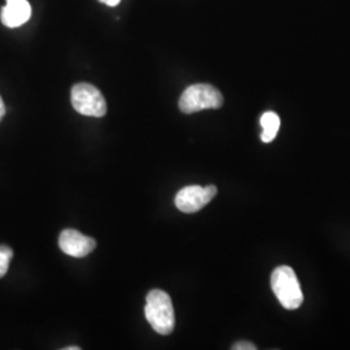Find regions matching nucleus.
I'll return each mask as SVG.
<instances>
[{"instance_id":"9b49d317","label":"nucleus","mask_w":350,"mask_h":350,"mask_svg":"<svg viewBox=\"0 0 350 350\" xmlns=\"http://www.w3.org/2000/svg\"><path fill=\"white\" fill-rule=\"evenodd\" d=\"M101 3H104V4H107V5H109V7H116L117 4H120V1L121 0H99Z\"/></svg>"},{"instance_id":"7ed1b4c3","label":"nucleus","mask_w":350,"mask_h":350,"mask_svg":"<svg viewBox=\"0 0 350 350\" xmlns=\"http://www.w3.org/2000/svg\"><path fill=\"white\" fill-rule=\"evenodd\" d=\"M224 104L222 94L206 83L192 85L186 88L179 99V109L186 114L204 109H218Z\"/></svg>"},{"instance_id":"1a4fd4ad","label":"nucleus","mask_w":350,"mask_h":350,"mask_svg":"<svg viewBox=\"0 0 350 350\" xmlns=\"http://www.w3.org/2000/svg\"><path fill=\"white\" fill-rule=\"evenodd\" d=\"M12 258L13 250L7 245H0V278L7 274Z\"/></svg>"},{"instance_id":"f257e3e1","label":"nucleus","mask_w":350,"mask_h":350,"mask_svg":"<svg viewBox=\"0 0 350 350\" xmlns=\"http://www.w3.org/2000/svg\"><path fill=\"white\" fill-rule=\"evenodd\" d=\"M146 318L160 335H170L174 329L175 315L170 296L161 289H153L147 296Z\"/></svg>"},{"instance_id":"9d476101","label":"nucleus","mask_w":350,"mask_h":350,"mask_svg":"<svg viewBox=\"0 0 350 350\" xmlns=\"http://www.w3.org/2000/svg\"><path fill=\"white\" fill-rule=\"evenodd\" d=\"M232 349L256 350L257 349V347H256L254 344H252V342H248V341H239V342H237V344L232 347Z\"/></svg>"},{"instance_id":"20e7f679","label":"nucleus","mask_w":350,"mask_h":350,"mask_svg":"<svg viewBox=\"0 0 350 350\" xmlns=\"http://www.w3.org/2000/svg\"><path fill=\"white\" fill-rule=\"evenodd\" d=\"M72 104L77 112L88 117H103L107 101L98 88L90 83H77L72 88Z\"/></svg>"},{"instance_id":"f03ea898","label":"nucleus","mask_w":350,"mask_h":350,"mask_svg":"<svg viewBox=\"0 0 350 350\" xmlns=\"http://www.w3.org/2000/svg\"><path fill=\"white\" fill-rule=\"evenodd\" d=\"M271 288L276 299L288 310L299 309L304 301L299 279L289 266H279L271 274Z\"/></svg>"},{"instance_id":"39448f33","label":"nucleus","mask_w":350,"mask_h":350,"mask_svg":"<svg viewBox=\"0 0 350 350\" xmlns=\"http://www.w3.org/2000/svg\"><path fill=\"white\" fill-rule=\"evenodd\" d=\"M215 186L200 187V186H188L182 188L175 196L176 208L183 213H196L208 205L217 195Z\"/></svg>"},{"instance_id":"423d86ee","label":"nucleus","mask_w":350,"mask_h":350,"mask_svg":"<svg viewBox=\"0 0 350 350\" xmlns=\"http://www.w3.org/2000/svg\"><path fill=\"white\" fill-rule=\"evenodd\" d=\"M59 245L65 254L75 258H82L96 248V241L95 239L86 237L77 230L66 228L60 234Z\"/></svg>"},{"instance_id":"ddd939ff","label":"nucleus","mask_w":350,"mask_h":350,"mask_svg":"<svg viewBox=\"0 0 350 350\" xmlns=\"http://www.w3.org/2000/svg\"><path fill=\"white\" fill-rule=\"evenodd\" d=\"M79 347H68V348H64V350H79Z\"/></svg>"},{"instance_id":"6e6552de","label":"nucleus","mask_w":350,"mask_h":350,"mask_svg":"<svg viewBox=\"0 0 350 350\" xmlns=\"http://www.w3.org/2000/svg\"><path fill=\"white\" fill-rule=\"evenodd\" d=\"M261 126H262L261 140L263 143H270L275 139L276 134L279 131L280 118L275 112L263 113L261 117Z\"/></svg>"},{"instance_id":"0eeeda50","label":"nucleus","mask_w":350,"mask_h":350,"mask_svg":"<svg viewBox=\"0 0 350 350\" xmlns=\"http://www.w3.org/2000/svg\"><path fill=\"white\" fill-rule=\"evenodd\" d=\"M31 16V7L27 0H5L1 8L0 18L7 27H18L24 25Z\"/></svg>"},{"instance_id":"f8f14e48","label":"nucleus","mask_w":350,"mask_h":350,"mask_svg":"<svg viewBox=\"0 0 350 350\" xmlns=\"http://www.w3.org/2000/svg\"><path fill=\"white\" fill-rule=\"evenodd\" d=\"M4 114H5V105H4V103H3V99H1V96H0V121L3 120Z\"/></svg>"}]
</instances>
